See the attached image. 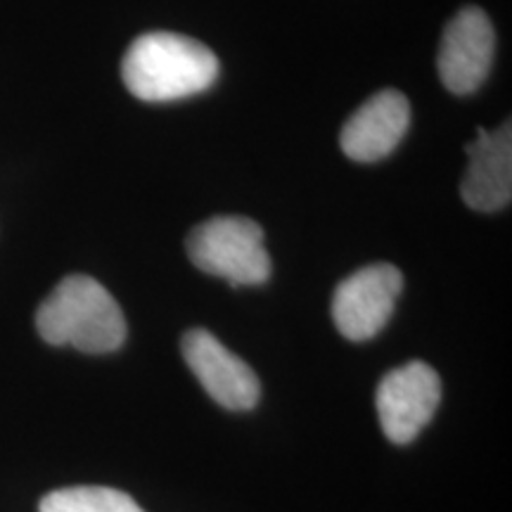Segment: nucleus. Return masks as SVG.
Masks as SVG:
<instances>
[{
  "mask_svg": "<svg viewBox=\"0 0 512 512\" xmlns=\"http://www.w3.org/2000/svg\"><path fill=\"white\" fill-rule=\"evenodd\" d=\"M219 57L195 38L150 31L138 36L121 60V79L145 102H171L204 93L219 79Z\"/></svg>",
  "mask_w": 512,
  "mask_h": 512,
  "instance_id": "nucleus-1",
  "label": "nucleus"
},
{
  "mask_svg": "<svg viewBox=\"0 0 512 512\" xmlns=\"http://www.w3.org/2000/svg\"><path fill=\"white\" fill-rule=\"evenodd\" d=\"M38 335L53 347L112 354L126 342L117 299L91 275H67L36 311Z\"/></svg>",
  "mask_w": 512,
  "mask_h": 512,
  "instance_id": "nucleus-2",
  "label": "nucleus"
},
{
  "mask_svg": "<svg viewBox=\"0 0 512 512\" xmlns=\"http://www.w3.org/2000/svg\"><path fill=\"white\" fill-rule=\"evenodd\" d=\"M190 261L233 287L264 285L271 278V256L264 230L245 216H214L192 228L185 242Z\"/></svg>",
  "mask_w": 512,
  "mask_h": 512,
  "instance_id": "nucleus-3",
  "label": "nucleus"
},
{
  "mask_svg": "<svg viewBox=\"0 0 512 512\" xmlns=\"http://www.w3.org/2000/svg\"><path fill=\"white\" fill-rule=\"evenodd\" d=\"M441 401L437 370L411 361L382 377L377 387V415L384 437L394 444H411L430 425Z\"/></svg>",
  "mask_w": 512,
  "mask_h": 512,
  "instance_id": "nucleus-4",
  "label": "nucleus"
},
{
  "mask_svg": "<svg viewBox=\"0 0 512 512\" xmlns=\"http://www.w3.org/2000/svg\"><path fill=\"white\" fill-rule=\"evenodd\" d=\"M403 275L392 264H373L351 273L332 294V320L351 342H366L392 318Z\"/></svg>",
  "mask_w": 512,
  "mask_h": 512,
  "instance_id": "nucleus-5",
  "label": "nucleus"
},
{
  "mask_svg": "<svg viewBox=\"0 0 512 512\" xmlns=\"http://www.w3.org/2000/svg\"><path fill=\"white\" fill-rule=\"evenodd\" d=\"M496 34L489 15L479 8H463L446 24L439 43V79L453 95H470L489 76L494 62Z\"/></svg>",
  "mask_w": 512,
  "mask_h": 512,
  "instance_id": "nucleus-6",
  "label": "nucleus"
},
{
  "mask_svg": "<svg viewBox=\"0 0 512 512\" xmlns=\"http://www.w3.org/2000/svg\"><path fill=\"white\" fill-rule=\"evenodd\" d=\"M181 351L192 375L219 406L228 411H252L259 403V377L211 332L188 330L181 339Z\"/></svg>",
  "mask_w": 512,
  "mask_h": 512,
  "instance_id": "nucleus-7",
  "label": "nucleus"
},
{
  "mask_svg": "<svg viewBox=\"0 0 512 512\" xmlns=\"http://www.w3.org/2000/svg\"><path fill=\"white\" fill-rule=\"evenodd\" d=\"M411 126V102L394 88H384L347 119L339 136L342 152L358 164L392 155Z\"/></svg>",
  "mask_w": 512,
  "mask_h": 512,
  "instance_id": "nucleus-8",
  "label": "nucleus"
},
{
  "mask_svg": "<svg viewBox=\"0 0 512 512\" xmlns=\"http://www.w3.org/2000/svg\"><path fill=\"white\" fill-rule=\"evenodd\" d=\"M467 171L460 197L475 211H501L512 200V128L505 121L496 131L479 128L477 138L465 147Z\"/></svg>",
  "mask_w": 512,
  "mask_h": 512,
  "instance_id": "nucleus-9",
  "label": "nucleus"
},
{
  "mask_svg": "<svg viewBox=\"0 0 512 512\" xmlns=\"http://www.w3.org/2000/svg\"><path fill=\"white\" fill-rule=\"evenodd\" d=\"M41 512H145L124 491L107 486L57 489L41 501Z\"/></svg>",
  "mask_w": 512,
  "mask_h": 512,
  "instance_id": "nucleus-10",
  "label": "nucleus"
}]
</instances>
